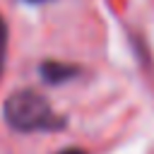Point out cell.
Segmentation results:
<instances>
[{"label": "cell", "mask_w": 154, "mask_h": 154, "mask_svg": "<svg viewBox=\"0 0 154 154\" xmlns=\"http://www.w3.org/2000/svg\"><path fill=\"white\" fill-rule=\"evenodd\" d=\"M29 2H46V0H29Z\"/></svg>", "instance_id": "5b68a950"}, {"label": "cell", "mask_w": 154, "mask_h": 154, "mask_svg": "<svg viewBox=\"0 0 154 154\" xmlns=\"http://www.w3.org/2000/svg\"><path fill=\"white\" fill-rule=\"evenodd\" d=\"M2 116L10 128L19 132H36V130H55L63 123L53 113L51 103L34 89H22L7 96L2 106Z\"/></svg>", "instance_id": "6da1fadb"}, {"label": "cell", "mask_w": 154, "mask_h": 154, "mask_svg": "<svg viewBox=\"0 0 154 154\" xmlns=\"http://www.w3.org/2000/svg\"><path fill=\"white\" fill-rule=\"evenodd\" d=\"M60 154H84L82 149H65V152H60Z\"/></svg>", "instance_id": "277c9868"}, {"label": "cell", "mask_w": 154, "mask_h": 154, "mask_svg": "<svg viewBox=\"0 0 154 154\" xmlns=\"http://www.w3.org/2000/svg\"><path fill=\"white\" fill-rule=\"evenodd\" d=\"M2 53H5V26H2V17H0V65H2Z\"/></svg>", "instance_id": "3957f363"}, {"label": "cell", "mask_w": 154, "mask_h": 154, "mask_svg": "<svg viewBox=\"0 0 154 154\" xmlns=\"http://www.w3.org/2000/svg\"><path fill=\"white\" fill-rule=\"evenodd\" d=\"M41 77L48 84H58V82L72 79L75 77V67H67V65H60V63H43L41 65Z\"/></svg>", "instance_id": "7a4b0ae2"}]
</instances>
